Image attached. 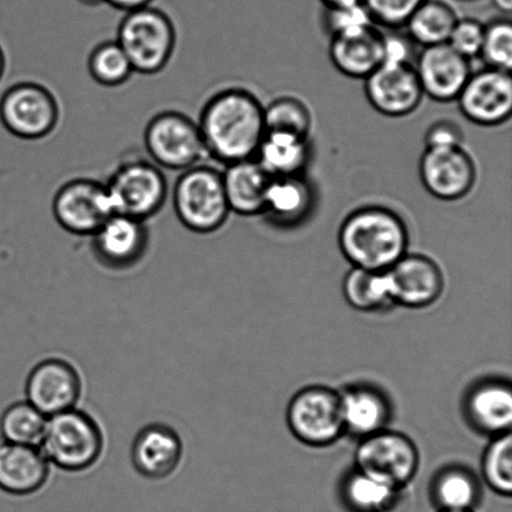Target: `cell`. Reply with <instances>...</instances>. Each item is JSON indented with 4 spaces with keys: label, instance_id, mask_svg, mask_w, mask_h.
I'll use <instances>...</instances> for the list:
<instances>
[{
    "label": "cell",
    "instance_id": "cell-7",
    "mask_svg": "<svg viewBox=\"0 0 512 512\" xmlns=\"http://www.w3.org/2000/svg\"><path fill=\"white\" fill-rule=\"evenodd\" d=\"M144 147L153 163L174 172H184L208 157L198 123L177 110H165L149 120Z\"/></svg>",
    "mask_w": 512,
    "mask_h": 512
},
{
    "label": "cell",
    "instance_id": "cell-33",
    "mask_svg": "<svg viewBox=\"0 0 512 512\" xmlns=\"http://www.w3.org/2000/svg\"><path fill=\"white\" fill-rule=\"evenodd\" d=\"M266 132H280L309 138L313 117L303 100L291 95L276 98L264 107Z\"/></svg>",
    "mask_w": 512,
    "mask_h": 512
},
{
    "label": "cell",
    "instance_id": "cell-9",
    "mask_svg": "<svg viewBox=\"0 0 512 512\" xmlns=\"http://www.w3.org/2000/svg\"><path fill=\"white\" fill-rule=\"evenodd\" d=\"M286 418L295 438L315 448L334 444L345 433L340 394L325 386L300 390L291 399Z\"/></svg>",
    "mask_w": 512,
    "mask_h": 512
},
{
    "label": "cell",
    "instance_id": "cell-19",
    "mask_svg": "<svg viewBox=\"0 0 512 512\" xmlns=\"http://www.w3.org/2000/svg\"><path fill=\"white\" fill-rule=\"evenodd\" d=\"M384 42L385 33L376 24L331 35V63L345 77L364 80L383 64Z\"/></svg>",
    "mask_w": 512,
    "mask_h": 512
},
{
    "label": "cell",
    "instance_id": "cell-22",
    "mask_svg": "<svg viewBox=\"0 0 512 512\" xmlns=\"http://www.w3.org/2000/svg\"><path fill=\"white\" fill-rule=\"evenodd\" d=\"M222 175L230 212L248 218L263 215L271 177L255 159L225 165Z\"/></svg>",
    "mask_w": 512,
    "mask_h": 512
},
{
    "label": "cell",
    "instance_id": "cell-39",
    "mask_svg": "<svg viewBox=\"0 0 512 512\" xmlns=\"http://www.w3.org/2000/svg\"><path fill=\"white\" fill-rule=\"evenodd\" d=\"M425 148L463 147L464 133L458 124L451 120H438L425 134Z\"/></svg>",
    "mask_w": 512,
    "mask_h": 512
},
{
    "label": "cell",
    "instance_id": "cell-6",
    "mask_svg": "<svg viewBox=\"0 0 512 512\" xmlns=\"http://www.w3.org/2000/svg\"><path fill=\"white\" fill-rule=\"evenodd\" d=\"M105 187L115 214L145 223L164 208L169 198V184L163 169L147 159L120 163Z\"/></svg>",
    "mask_w": 512,
    "mask_h": 512
},
{
    "label": "cell",
    "instance_id": "cell-11",
    "mask_svg": "<svg viewBox=\"0 0 512 512\" xmlns=\"http://www.w3.org/2000/svg\"><path fill=\"white\" fill-rule=\"evenodd\" d=\"M52 212L65 232L79 237H92L115 214L105 183L89 178L64 183L54 194Z\"/></svg>",
    "mask_w": 512,
    "mask_h": 512
},
{
    "label": "cell",
    "instance_id": "cell-25",
    "mask_svg": "<svg viewBox=\"0 0 512 512\" xmlns=\"http://www.w3.org/2000/svg\"><path fill=\"white\" fill-rule=\"evenodd\" d=\"M345 431L363 436L384 430L389 420V405L383 395L365 386H355L340 394Z\"/></svg>",
    "mask_w": 512,
    "mask_h": 512
},
{
    "label": "cell",
    "instance_id": "cell-8",
    "mask_svg": "<svg viewBox=\"0 0 512 512\" xmlns=\"http://www.w3.org/2000/svg\"><path fill=\"white\" fill-rule=\"evenodd\" d=\"M60 105L52 90L37 82L12 85L0 98V122L14 137L47 138L57 129Z\"/></svg>",
    "mask_w": 512,
    "mask_h": 512
},
{
    "label": "cell",
    "instance_id": "cell-44",
    "mask_svg": "<svg viewBox=\"0 0 512 512\" xmlns=\"http://www.w3.org/2000/svg\"><path fill=\"white\" fill-rule=\"evenodd\" d=\"M5 68H7V58H5L3 48L0 47V80L3 78Z\"/></svg>",
    "mask_w": 512,
    "mask_h": 512
},
{
    "label": "cell",
    "instance_id": "cell-17",
    "mask_svg": "<svg viewBox=\"0 0 512 512\" xmlns=\"http://www.w3.org/2000/svg\"><path fill=\"white\" fill-rule=\"evenodd\" d=\"M424 95L438 103L458 99L470 78V60L460 55L448 43L421 50L415 65Z\"/></svg>",
    "mask_w": 512,
    "mask_h": 512
},
{
    "label": "cell",
    "instance_id": "cell-26",
    "mask_svg": "<svg viewBox=\"0 0 512 512\" xmlns=\"http://www.w3.org/2000/svg\"><path fill=\"white\" fill-rule=\"evenodd\" d=\"M468 411L473 423L485 433H509L512 423V391L509 385L481 384L470 394Z\"/></svg>",
    "mask_w": 512,
    "mask_h": 512
},
{
    "label": "cell",
    "instance_id": "cell-32",
    "mask_svg": "<svg viewBox=\"0 0 512 512\" xmlns=\"http://www.w3.org/2000/svg\"><path fill=\"white\" fill-rule=\"evenodd\" d=\"M400 489L381 483L356 471L346 480L345 496L353 508L361 512H388L393 510Z\"/></svg>",
    "mask_w": 512,
    "mask_h": 512
},
{
    "label": "cell",
    "instance_id": "cell-24",
    "mask_svg": "<svg viewBox=\"0 0 512 512\" xmlns=\"http://www.w3.org/2000/svg\"><path fill=\"white\" fill-rule=\"evenodd\" d=\"M254 159L271 178L303 175L310 159L309 138L266 132Z\"/></svg>",
    "mask_w": 512,
    "mask_h": 512
},
{
    "label": "cell",
    "instance_id": "cell-12",
    "mask_svg": "<svg viewBox=\"0 0 512 512\" xmlns=\"http://www.w3.org/2000/svg\"><path fill=\"white\" fill-rule=\"evenodd\" d=\"M419 174L421 184L431 197L441 202H458L473 192L478 169L464 147L425 148Z\"/></svg>",
    "mask_w": 512,
    "mask_h": 512
},
{
    "label": "cell",
    "instance_id": "cell-27",
    "mask_svg": "<svg viewBox=\"0 0 512 512\" xmlns=\"http://www.w3.org/2000/svg\"><path fill=\"white\" fill-rule=\"evenodd\" d=\"M458 15L443 0H425L406 22L408 37L421 47L449 42L451 32L458 22Z\"/></svg>",
    "mask_w": 512,
    "mask_h": 512
},
{
    "label": "cell",
    "instance_id": "cell-21",
    "mask_svg": "<svg viewBox=\"0 0 512 512\" xmlns=\"http://www.w3.org/2000/svg\"><path fill=\"white\" fill-rule=\"evenodd\" d=\"M49 476V461L37 446L9 443L0 436V489L14 495L35 493Z\"/></svg>",
    "mask_w": 512,
    "mask_h": 512
},
{
    "label": "cell",
    "instance_id": "cell-34",
    "mask_svg": "<svg viewBox=\"0 0 512 512\" xmlns=\"http://www.w3.org/2000/svg\"><path fill=\"white\" fill-rule=\"evenodd\" d=\"M483 474L491 489L501 495L512 493V436L509 433L496 435L486 449Z\"/></svg>",
    "mask_w": 512,
    "mask_h": 512
},
{
    "label": "cell",
    "instance_id": "cell-20",
    "mask_svg": "<svg viewBox=\"0 0 512 512\" xmlns=\"http://www.w3.org/2000/svg\"><path fill=\"white\" fill-rule=\"evenodd\" d=\"M183 443L177 431L165 424H150L139 431L132 445V463L144 478L159 480L177 470Z\"/></svg>",
    "mask_w": 512,
    "mask_h": 512
},
{
    "label": "cell",
    "instance_id": "cell-13",
    "mask_svg": "<svg viewBox=\"0 0 512 512\" xmlns=\"http://www.w3.org/2000/svg\"><path fill=\"white\" fill-rule=\"evenodd\" d=\"M456 102L461 114L479 127H499L512 113L510 72L488 68L471 73Z\"/></svg>",
    "mask_w": 512,
    "mask_h": 512
},
{
    "label": "cell",
    "instance_id": "cell-10",
    "mask_svg": "<svg viewBox=\"0 0 512 512\" xmlns=\"http://www.w3.org/2000/svg\"><path fill=\"white\" fill-rule=\"evenodd\" d=\"M355 460L360 473L401 490L414 478L420 458L418 448L408 436L381 430L364 438Z\"/></svg>",
    "mask_w": 512,
    "mask_h": 512
},
{
    "label": "cell",
    "instance_id": "cell-18",
    "mask_svg": "<svg viewBox=\"0 0 512 512\" xmlns=\"http://www.w3.org/2000/svg\"><path fill=\"white\" fill-rule=\"evenodd\" d=\"M95 258L109 269L132 268L149 247V230L142 220L114 214L92 237Z\"/></svg>",
    "mask_w": 512,
    "mask_h": 512
},
{
    "label": "cell",
    "instance_id": "cell-14",
    "mask_svg": "<svg viewBox=\"0 0 512 512\" xmlns=\"http://www.w3.org/2000/svg\"><path fill=\"white\" fill-rule=\"evenodd\" d=\"M365 97L376 112L404 118L416 112L425 97L411 63H383L364 79Z\"/></svg>",
    "mask_w": 512,
    "mask_h": 512
},
{
    "label": "cell",
    "instance_id": "cell-1",
    "mask_svg": "<svg viewBox=\"0 0 512 512\" xmlns=\"http://www.w3.org/2000/svg\"><path fill=\"white\" fill-rule=\"evenodd\" d=\"M198 127L208 157L224 165L254 159L264 139V105L247 89L218 90L200 110Z\"/></svg>",
    "mask_w": 512,
    "mask_h": 512
},
{
    "label": "cell",
    "instance_id": "cell-43",
    "mask_svg": "<svg viewBox=\"0 0 512 512\" xmlns=\"http://www.w3.org/2000/svg\"><path fill=\"white\" fill-rule=\"evenodd\" d=\"M495 7L504 13H510L512 9V0H493Z\"/></svg>",
    "mask_w": 512,
    "mask_h": 512
},
{
    "label": "cell",
    "instance_id": "cell-35",
    "mask_svg": "<svg viewBox=\"0 0 512 512\" xmlns=\"http://www.w3.org/2000/svg\"><path fill=\"white\" fill-rule=\"evenodd\" d=\"M479 57L486 67L511 72L512 68V24L510 19H495L485 24L483 47Z\"/></svg>",
    "mask_w": 512,
    "mask_h": 512
},
{
    "label": "cell",
    "instance_id": "cell-5",
    "mask_svg": "<svg viewBox=\"0 0 512 512\" xmlns=\"http://www.w3.org/2000/svg\"><path fill=\"white\" fill-rule=\"evenodd\" d=\"M103 446L102 430L92 416L70 409L48 418L39 449L58 468L83 471L97 463Z\"/></svg>",
    "mask_w": 512,
    "mask_h": 512
},
{
    "label": "cell",
    "instance_id": "cell-16",
    "mask_svg": "<svg viewBox=\"0 0 512 512\" xmlns=\"http://www.w3.org/2000/svg\"><path fill=\"white\" fill-rule=\"evenodd\" d=\"M82 394V380L68 361L48 359L35 366L27 381L28 403L50 416L74 409Z\"/></svg>",
    "mask_w": 512,
    "mask_h": 512
},
{
    "label": "cell",
    "instance_id": "cell-28",
    "mask_svg": "<svg viewBox=\"0 0 512 512\" xmlns=\"http://www.w3.org/2000/svg\"><path fill=\"white\" fill-rule=\"evenodd\" d=\"M343 291L346 301L360 311L380 310L393 303L385 271L353 268L345 276Z\"/></svg>",
    "mask_w": 512,
    "mask_h": 512
},
{
    "label": "cell",
    "instance_id": "cell-31",
    "mask_svg": "<svg viewBox=\"0 0 512 512\" xmlns=\"http://www.w3.org/2000/svg\"><path fill=\"white\" fill-rule=\"evenodd\" d=\"M90 77L103 87H120L134 74L132 63L117 40L100 43L92 50L88 59Z\"/></svg>",
    "mask_w": 512,
    "mask_h": 512
},
{
    "label": "cell",
    "instance_id": "cell-29",
    "mask_svg": "<svg viewBox=\"0 0 512 512\" xmlns=\"http://www.w3.org/2000/svg\"><path fill=\"white\" fill-rule=\"evenodd\" d=\"M434 498L443 511H471L479 500L478 481L468 470L446 469L435 481Z\"/></svg>",
    "mask_w": 512,
    "mask_h": 512
},
{
    "label": "cell",
    "instance_id": "cell-38",
    "mask_svg": "<svg viewBox=\"0 0 512 512\" xmlns=\"http://www.w3.org/2000/svg\"><path fill=\"white\" fill-rule=\"evenodd\" d=\"M325 27L331 35L346 32L365 25L375 24L364 4L351 5V7L326 9Z\"/></svg>",
    "mask_w": 512,
    "mask_h": 512
},
{
    "label": "cell",
    "instance_id": "cell-4",
    "mask_svg": "<svg viewBox=\"0 0 512 512\" xmlns=\"http://www.w3.org/2000/svg\"><path fill=\"white\" fill-rule=\"evenodd\" d=\"M173 207L179 222L190 232L207 235L218 232L228 222L222 170L198 164L182 172L174 184Z\"/></svg>",
    "mask_w": 512,
    "mask_h": 512
},
{
    "label": "cell",
    "instance_id": "cell-23",
    "mask_svg": "<svg viewBox=\"0 0 512 512\" xmlns=\"http://www.w3.org/2000/svg\"><path fill=\"white\" fill-rule=\"evenodd\" d=\"M314 190L303 175L271 178L264 215L280 227H294L313 212Z\"/></svg>",
    "mask_w": 512,
    "mask_h": 512
},
{
    "label": "cell",
    "instance_id": "cell-40",
    "mask_svg": "<svg viewBox=\"0 0 512 512\" xmlns=\"http://www.w3.org/2000/svg\"><path fill=\"white\" fill-rule=\"evenodd\" d=\"M410 42L403 35L385 34L383 63H410Z\"/></svg>",
    "mask_w": 512,
    "mask_h": 512
},
{
    "label": "cell",
    "instance_id": "cell-15",
    "mask_svg": "<svg viewBox=\"0 0 512 512\" xmlns=\"http://www.w3.org/2000/svg\"><path fill=\"white\" fill-rule=\"evenodd\" d=\"M385 274L391 301L406 308L434 304L444 290L443 271L426 255L406 254Z\"/></svg>",
    "mask_w": 512,
    "mask_h": 512
},
{
    "label": "cell",
    "instance_id": "cell-36",
    "mask_svg": "<svg viewBox=\"0 0 512 512\" xmlns=\"http://www.w3.org/2000/svg\"><path fill=\"white\" fill-rule=\"evenodd\" d=\"M425 0H363L373 22L381 27L398 29L406 22Z\"/></svg>",
    "mask_w": 512,
    "mask_h": 512
},
{
    "label": "cell",
    "instance_id": "cell-42",
    "mask_svg": "<svg viewBox=\"0 0 512 512\" xmlns=\"http://www.w3.org/2000/svg\"><path fill=\"white\" fill-rule=\"evenodd\" d=\"M320 2L325 5L326 9L351 7V5L363 4V0H320Z\"/></svg>",
    "mask_w": 512,
    "mask_h": 512
},
{
    "label": "cell",
    "instance_id": "cell-37",
    "mask_svg": "<svg viewBox=\"0 0 512 512\" xmlns=\"http://www.w3.org/2000/svg\"><path fill=\"white\" fill-rule=\"evenodd\" d=\"M485 24L474 18L458 19L449 42L451 48L466 59L479 57L483 47Z\"/></svg>",
    "mask_w": 512,
    "mask_h": 512
},
{
    "label": "cell",
    "instance_id": "cell-41",
    "mask_svg": "<svg viewBox=\"0 0 512 512\" xmlns=\"http://www.w3.org/2000/svg\"><path fill=\"white\" fill-rule=\"evenodd\" d=\"M105 4L110 5L124 13L132 12V10L148 7L152 5L153 0H104Z\"/></svg>",
    "mask_w": 512,
    "mask_h": 512
},
{
    "label": "cell",
    "instance_id": "cell-3",
    "mask_svg": "<svg viewBox=\"0 0 512 512\" xmlns=\"http://www.w3.org/2000/svg\"><path fill=\"white\" fill-rule=\"evenodd\" d=\"M115 40L127 54L134 73L155 75L168 67L178 35L172 18L148 5L125 13Z\"/></svg>",
    "mask_w": 512,
    "mask_h": 512
},
{
    "label": "cell",
    "instance_id": "cell-45",
    "mask_svg": "<svg viewBox=\"0 0 512 512\" xmlns=\"http://www.w3.org/2000/svg\"><path fill=\"white\" fill-rule=\"evenodd\" d=\"M78 2L87 5V7H97V5L104 4V0H78Z\"/></svg>",
    "mask_w": 512,
    "mask_h": 512
},
{
    "label": "cell",
    "instance_id": "cell-2",
    "mask_svg": "<svg viewBox=\"0 0 512 512\" xmlns=\"http://www.w3.org/2000/svg\"><path fill=\"white\" fill-rule=\"evenodd\" d=\"M409 229L395 210L365 205L343 220L339 247L353 268L386 271L408 254Z\"/></svg>",
    "mask_w": 512,
    "mask_h": 512
},
{
    "label": "cell",
    "instance_id": "cell-30",
    "mask_svg": "<svg viewBox=\"0 0 512 512\" xmlns=\"http://www.w3.org/2000/svg\"><path fill=\"white\" fill-rule=\"evenodd\" d=\"M48 418L32 404L15 403L4 411L0 419L2 438L9 443L37 446L42 443Z\"/></svg>",
    "mask_w": 512,
    "mask_h": 512
},
{
    "label": "cell",
    "instance_id": "cell-46",
    "mask_svg": "<svg viewBox=\"0 0 512 512\" xmlns=\"http://www.w3.org/2000/svg\"><path fill=\"white\" fill-rule=\"evenodd\" d=\"M443 512H470V511H443Z\"/></svg>",
    "mask_w": 512,
    "mask_h": 512
}]
</instances>
